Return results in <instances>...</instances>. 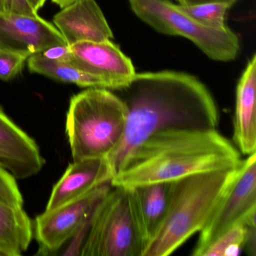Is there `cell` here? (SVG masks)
Wrapping results in <instances>:
<instances>
[{
  "label": "cell",
  "instance_id": "1",
  "mask_svg": "<svg viewBox=\"0 0 256 256\" xmlns=\"http://www.w3.org/2000/svg\"><path fill=\"white\" fill-rule=\"evenodd\" d=\"M112 91L128 110L122 140L106 158L113 176L138 145L158 132L216 130L218 125L220 114L212 94L192 74L136 73L126 85Z\"/></svg>",
  "mask_w": 256,
  "mask_h": 256
},
{
  "label": "cell",
  "instance_id": "2",
  "mask_svg": "<svg viewBox=\"0 0 256 256\" xmlns=\"http://www.w3.org/2000/svg\"><path fill=\"white\" fill-rule=\"evenodd\" d=\"M240 152L216 130H163L138 145L110 180L132 188L239 166Z\"/></svg>",
  "mask_w": 256,
  "mask_h": 256
},
{
  "label": "cell",
  "instance_id": "3",
  "mask_svg": "<svg viewBox=\"0 0 256 256\" xmlns=\"http://www.w3.org/2000/svg\"><path fill=\"white\" fill-rule=\"evenodd\" d=\"M240 164L194 174L170 182L164 220L146 244L142 256H170L193 234L200 232L227 192Z\"/></svg>",
  "mask_w": 256,
  "mask_h": 256
},
{
  "label": "cell",
  "instance_id": "4",
  "mask_svg": "<svg viewBox=\"0 0 256 256\" xmlns=\"http://www.w3.org/2000/svg\"><path fill=\"white\" fill-rule=\"evenodd\" d=\"M128 110L114 91L88 88L72 97L66 130L73 161L107 158L119 145Z\"/></svg>",
  "mask_w": 256,
  "mask_h": 256
},
{
  "label": "cell",
  "instance_id": "5",
  "mask_svg": "<svg viewBox=\"0 0 256 256\" xmlns=\"http://www.w3.org/2000/svg\"><path fill=\"white\" fill-rule=\"evenodd\" d=\"M133 12L158 32L184 37L212 60L229 62L238 56L239 38L228 26L209 28L170 0H130Z\"/></svg>",
  "mask_w": 256,
  "mask_h": 256
},
{
  "label": "cell",
  "instance_id": "6",
  "mask_svg": "<svg viewBox=\"0 0 256 256\" xmlns=\"http://www.w3.org/2000/svg\"><path fill=\"white\" fill-rule=\"evenodd\" d=\"M144 248L128 188H110L94 210L80 256H142Z\"/></svg>",
  "mask_w": 256,
  "mask_h": 256
},
{
  "label": "cell",
  "instance_id": "7",
  "mask_svg": "<svg viewBox=\"0 0 256 256\" xmlns=\"http://www.w3.org/2000/svg\"><path fill=\"white\" fill-rule=\"evenodd\" d=\"M256 212V152L241 162L238 173L208 224L200 230L192 256L204 248L236 223Z\"/></svg>",
  "mask_w": 256,
  "mask_h": 256
},
{
  "label": "cell",
  "instance_id": "8",
  "mask_svg": "<svg viewBox=\"0 0 256 256\" xmlns=\"http://www.w3.org/2000/svg\"><path fill=\"white\" fill-rule=\"evenodd\" d=\"M110 182L94 188L80 198L40 214L32 222L38 254H54L68 242L79 228L92 217L102 199L110 190Z\"/></svg>",
  "mask_w": 256,
  "mask_h": 256
},
{
  "label": "cell",
  "instance_id": "9",
  "mask_svg": "<svg viewBox=\"0 0 256 256\" xmlns=\"http://www.w3.org/2000/svg\"><path fill=\"white\" fill-rule=\"evenodd\" d=\"M66 44L56 26L38 16L0 14V49L28 59L49 48Z\"/></svg>",
  "mask_w": 256,
  "mask_h": 256
},
{
  "label": "cell",
  "instance_id": "10",
  "mask_svg": "<svg viewBox=\"0 0 256 256\" xmlns=\"http://www.w3.org/2000/svg\"><path fill=\"white\" fill-rule=\"evenodd\" d=\"M70 46V64L106 79L112 84V90L126 85L136 74L131 60L110 40L80 42Z\"/></svg>",
  "mask_w": 256,
  "mask_h": 256
},
{
  "label": "cell",
  "instance_id": "11",
  "mask_svg": "<svg viewBox=\"0 0 256 256\" xmlns=\"http://www.w3.org/2000/svg\"><path fill=\"white\" fill-rule=\"evenodd\" d=\"M44 166L35 140L0 108V166L16 180H24L36 175Z\"/></svg>",
  "mask_w": 256,
  "mask_h": 256
},
{
  "label": "cell",
  "instance_id": "12",
  "mask_svg": "<svg viewBox=\"0 0 256 256\" xmlns=\"http://www.w3.org/2000/svg\"><path fill=\"white\" fill-rule=\"evenodd\" d=\"M53 22L68 46L113 38L112 29L96 0H76L55 14Z\"/></svg>",
  "mask_w": 256,
  "mask_h": 256
},
{
  "label": "cell",
  "instance_id": "13",
  "mask_svg": "<svg viewBox=\"0 0 256 256\" xmlns=\"http://www.w3.org/2000/svg\"><path fill=\"white\" fill-rule=\"evenodd\" d=\"M112 178L106 158L73 161L54 186L46 210H53L83 197L102 184H110Z\"/></svg>",
  "mask_w": 256,
  "mask_h": 256
},
{
  "label": "cell",
  "instance_id": "14",
  "mask_svg": "<svg viewBox=\"0 0 256 256\" xmlns=\"http://www.w3.org/2000/svg\"><path fill=\"white\" fill-rule=\"evenodd\" d=\"M233 144L240 154L256 152V56H252L236 89Z\"/></svg>",
  "mask_w": 256,
  "mask_h": 256
},
{
  "label": "cell",
  "instance_id": "15",
  "mask_svg": "<svg viewBox=\"0 0 256 256\" xmlns=\"http://www.w3.org/2000/svg\"><path fill=\"white\" fill-rule=\"evenodd\" d=\"M170 185V182H157L127 188L130 206L144 248L164 220Z\"/></svg>",
  "mask_w": 256,
  "mask_h": 256
},
{
  "label": "cell",
  "instance_id": "16",
  "mask_svg": "<svg viewBox=\"0 0 256 256\" xmlns=\"http://www.w3.org/2000/svg\"><path fill=\"white\" fill-rule=\"evenodd\" d=\"M32 238V222L23 206L0 200V256H20Z\"/></svg>",
  "mask_w": 256,
  "mask_h": 256
},
{
  "label": "cell",
  "instance_id": "17",
  "mask_svg": "<svg viewBox=\"0 0 256 256\" xmlns=\"http://www.w3.org/2000/svg\"><path fill=\"white\" fill-rule=\"evenodd\" d=\"M28 61V68L31 72L59 82L74 84L82 88H106L112 90V84L106 79L88 72L70 62L50 60L42 54L31 56Z\"/></svg>",
  "mask_w": 256,
  "mask_h": 256
},
{
  "label": "cell",
  "instance_id": "18",
  "mask_svg": "<svg viewBox=\"0 0 256 256\" xmlns=\"http://www.w3.org/2000/svg\"><path fill=\"white\" fill-rule=\"evenodd\" d=\"M256 212H252L245 220L236 223L202 250L199 256H238L244 248L248 230V220Z\"/></svg>",
  "mask_w": 256,
  "mask_h": 256
},
{
  "label": "cell",
  "instance_id": "19",
  "mask_svg": "<svg viewBox=\"0 0 256 256\" xmlns=\"http://www.w3.org/2000/svg\"><path fill=\"white\" fill-rule=\"evenodd\" d=\"M182 7L190 16L205 26L216 29L227 26L224 24V19L229 7L226 4L212 2Z\"/></svg>",
  "mask_w": 256,
  "mask_h": 256
},
{
  "label": "cell",
  "instance_id": "20",
  "mask_svg": "<svg viewBox=\"0 0 256 256\" xmlns=\"http://www.w3.org/2000/svg\"><path fill=\"white\" fill-rule=\"evenodd\" d=\"M0 200L10 204L23 206L24 198L16 179L0 166Z\"/></svg>",
  "mask_w": 256,
  "mask_h": 256
},
{
  "label": "cell",
  "instance_id": "21",
  "mask_svg": "<svg viewBox=\"0 0 256 256\" xmlns=\"http://www.w3.org/2000/svg\"><path fill=\"white\" fill-rule=\"evenodd\" d=\"M26 60L24 56L0 49V79L8 82L16 78Z\"/></svg>",
  "mask_w": 256,
  "mask_h": 256
},
{
  "label": "cell",
  "instance_id": "22",
  "mask_svg": "<svg viewBox=\"0 0 256 256\" xmlns=\"http://www.w3.org/2000/svg\"><path fill=\"white\" fill-rule=\"evenodd\" d=\"M8 14L38 16L29 0H0V14Z\"/></svg>",
  "mask_w": 256,
  "mask_h": 256
},
{
  "label": "cell",
  "instance_id": "23",
  "mask_svg": "<svg viewBox=\"0 0 256 256\" xmlns=\"http://www.w3.org/2000/svg\"><path fill=\"white\" fill-rule=\"evenodd\" d=\"M91 218L88 221L85 222L72 236L71 239L68 240L70 244L62 253V256H80L82 248L84 245L88 232H89Z\"/></svg>",
  "mask_w": 256,
  "mask_h": 256
},
{
  "label": "cell",
  "instance_id": "24",
  "mask_svg": "<svg viewBox=\"0 0 256 256\" xmlns=\"http://www.w3.org/2000/svg\"><path fill=\"white\" fill-rule=\"evenodd\" d=\"M46 59L56 62H70L72 50L68 44H60L49 48L41 53Z\"/></svg>",
  "mask_w": 256,
  "mask_h": 256
},
{
  "label": "cell",
  "instance_id": "25",
  "mask_svg": "<svg viewBox=\"0 0 256 256\" xmlns=\"http://www.w3.org/2000/svg\"><path fill=\"white\" fill-rule=\"evenodd\" d=\"M248 230H247L244 248L248 256H256V215L250 217L248 220Z\"/></svg>",
  "mask_w": 256,
  "mask_h": 256
},
{
  "label": "cell",
  "instance_id": "26",
  "mask_svg": "<svg viewBox=\"0 0 256 256\" xmlns=\"http://www.w3.org/2000/svg\"><path fill=\"white\" fill-rule=\"evenodd\" d=\"M179 2V5L182 6H192L200 5L204 4H222L230 8L238 0H176Z\"/></svg>",
  "mask_w": 256,
  "mask_h": 256
},
{
  "label": "cell",
  "instance_id": "27",
  "mask_svg": "<svg viewBox=\"0 0 256 256\" xmlns=\"http://www.w3.org/2000/svg\"><path fill=\"white\" fill-rule=\"evenodd\" d=\"M29 1L34 8L38 12V11L44 6L48 0H29Z\"/></svg>",
  "mask_w": 256,
  "mask_h": 256
},
{
  "label": "cell",
  "instance_id": "28",
  "mask_svg": "<svg viewBox=\"0 0 256 256\" xmlns=\"http://www.w3.org/2000/svg\"><path fill=\"white\" fill-rule=\"evenodd\" d=\"M52 2L59 6L62 8L66 6L70 5V4H72L76 0H52Z\"/></svg>",
  "mask_w": 256,
  "mask_h": 256
}]
</instances>
